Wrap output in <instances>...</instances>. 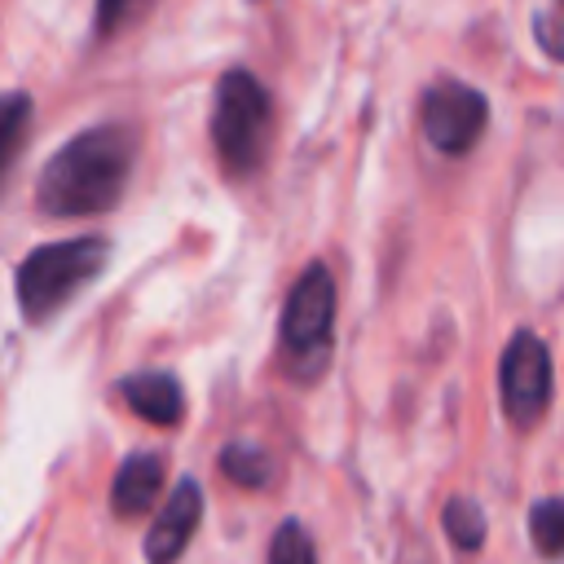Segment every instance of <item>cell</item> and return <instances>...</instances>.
Wrapping results in <instances>:
<instances>
[{
	"label": "cell",
	"mask_w": 564,
	"mask_h": 564,
	"mask_svg": "<svg viewBox=\"0 0 564 564\" xmlns=\"http://www.w3.org/2000/svg\"><path fill=\"white\" fill-rule=\"evenodd\" d=\"M137 163V132L128 123H97L70 137L40 172L35 207L48 216H101L119 203Z\"/></svg>",
	"instance_id": "1"
},
{
	"label": "cell",
	"mask_w": 564,
	"mask_h": 564,
	"mask_svg": "<svg viewBox=\"0 0 564 564\" xmlns=\"http://www.w3.org/2000/svg\"><path fill=\"white\" fill-rule=\"evenodd\" d=\"M269 132H273V106H269L264 84L242 66L225 70L216 84V106H212V141H216L225 172L234 176L256 172L264 163Z\"/></svg>",
	"instance_id": "2"
},
{
	"label": "cell",
	"mask_w": 564,
	"mask_h": 564,
	"mask_svg": "<svg viewBox=\"0 0 564 564\" xmlns=\"http://www.w3.org/2000/svg\"><path fill=\"white\" fill-rule=\"evenodd\" d=\"M106 264L101 238H66L35 247L18 269V304L26 322H48L75 291H84Z\"/></svg>",
	"instance_id": "3"
},
{
	"label": "cell",
	"mask_w": 564,
	"mask_h": 564,
	"mask_svg": "<svg viewBox=\"0 0 564 564\" xmlns=\"http://www.w3.org/2000/svg\"><path fill=\"white\" fill-rule=\"evenodd\" d=\"M330 326H335V282L326 264H308L282 308V348L295 375L322 370L330 348Z\"/></svg>",
	"instance_id": "4"
},
{
	"label": "cell",
	"mask_w": 564,
	"mask_h": 564,
	"mask_svg": "<svg viewBox=\"0 0 564 564\" xmlns=\"http://www.w3.org/2000/svg\"><path fill=\"white\" fill-rule=\"evenodd\" d=\"M419 123L441 154H467L489 123V106L471 84L436 79L419 101Z\"/></svg>",
	"instance_id": "5"
},
{
	"label": "cell",
	"mask_w": 564,
	"mask_h": 564,
	"mask_svg": "<svg viewBox=\"0 0 564 564\" xmlns=\"http://www.w3.org/2000/svg\"><path fill=\"white\" fill-rule=\"evenodd\" d=\"M502 410L516 427H533L551 405V352L533 330H516L498 366Z\"/></svg>",
	"instance_id": "6"
},
{
	"label": "cell",
	"mask_w": 564,
	"mask_h": 564,
	"mask_svg": "<svg viewBox=\"0 0 564 564\" xmlns=\"http://www.w3.org/2000/svg\"><path fill=\"white\" fill-rule=\"evenodd\" d=\"M198 516H203V494L194 480H181L172 489V498L163 502V511L154 516L150 533H145V555L150 564H172L181 560V551L189 546L194 529H198Z\"/></svg>",
	"instance_id": "7"
},
{
	"label": "cell",
	"mask_w": 564,
	"mask_h": 564,
	"mask_svg": "<svg viewBox=\"0 0 564 564\" xmlns=\"http://www.w3.org/2000/svg\"><path fill=\"white\" fill-rule=\"evenodd\" d=\"M123 401L154 427H172L185 414V392L167 370H141L123 379Z\"/></svg>",
	"instance_id": "8"
},
{
	"label": "cell",
	"mask_w": 564,
	"mask_h": 564,
	"mask_svg": "<svg viewBox=\"0 0 564 564\" xmlns=\"http://www.w3.org/2000/svg\"><path fill=\"white\" fill-rule=\"evenodd\" d=\"M159 489H163V458L159 454H128L119 463V471H115L110 502H115V511L123 520H132V516H141V511L154 507Z\"/></svg>",
	"instance_id": "9"
},
{
	"label": "cell",
	"mask_w": 564,
	"mask_h": 564,
	"mask_svg": "<svg viewBox=\"0 0 564 564\" xmlns=\"http://www.w3.org/2000/svg\"><path fill=\"white\" fill-rule=\"evenodd\" d=\"M31 97L26 93H0V181L9 172V163L18 159L26 128H31Z\"/></svg>",
	"instance_id": "10"
},
{
	"label": "cell",
	"mask_w": 564,
	"mask_h": 564,
	"mask_svg": "<svg viewBox=\"0 0 564 564\" xmlns=\"http://www.w3.org/2000/svg\"><path fill=\"white\" fill-rule=\"evenodd\" d=\"M220 471H225L234 485L264 489L269 476H273V463L264 458V449H256V445H247V441H234V445H225V454H220Z\"/></svg>",
	"instance_id": "11"
},
{
	"label": "cell",
	"mask_w": 564,
	"mask_h": 564,
	"mask_svg": "<svg viewBox=\"0 0 564 564\" xmlns=\"http://www.w3.org/2000/svg\"><path fill=\"white\" fill-rule=\"evenodd\" d=\"M445 533L463 546V551H476L485 542V511L471 502V498H449L445 502Z\"/></svg>",
	"instance_id": "12"
},
{
	"label": "cell",
	"mask_w": 564,
	"mask_h": 564,
	"mask_svg": "<svg viewBox=\"0 0 564 564\" xmlns=\"http://www.w3.org/2000/svg\"><path fill=\"white\" fill-rule=\"evenodd\" d=\"M529 533H533L538 551H542L546 560H555L560 546H564V507H560L555 498H542V502L529 511Z\"/></svg>",
	"instance_id": "13"
},
{
	"label": "cell",
	"mask_w": 564,
	"mask_h": 564,
	"mask_svg": "<svg viewBox=\"0 0 564 564\" xmlns=\"http://www.w3.org/2000/svg\"><path fill=\"white\" fill-rule=\"evenodd\" d=\"M269 564H317V555H313V542H308L304 524L286 520V524L273 533V546H269Z\"/></svg>",
	"instance_id": "14"
},
{
	"label": "cell",
	"mask_w": 564,
	"mask_h": 564,
	"mask_svg": "<svg viewBox=\"0 0 564 564\" xmlns=\"http://www.w3.org/2000/svg\"><path fill=\"white\" fill-rule=\"evenodd\" d=\"M141 0H97V35H115Z\"/></svg>",
	"instance_id": "15"
}]
</instances>
